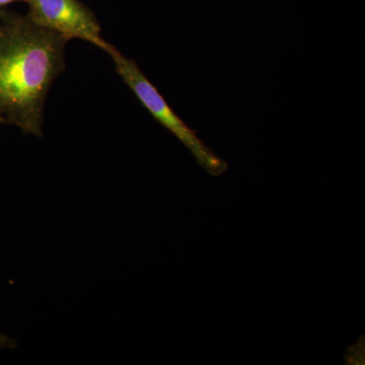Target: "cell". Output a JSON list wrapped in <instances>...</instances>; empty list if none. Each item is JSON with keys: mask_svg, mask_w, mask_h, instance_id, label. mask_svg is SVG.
I'll list each match as a JSON object with an SVG mask.
<instances>
[{"mask_svg": "<svg viewBox=\"0 0 365 365\" xmlns=\"http://www.w3.org/2000/svg\"><path fill=\"white\" fill-rule=\"evenodd\" d=\"M68 39L28 16L0 9V118L43 136L50 88L66 69Z\"/></svg>", "mask_w": 365, "mask_h": 365, "instance_id": "cell-1", "label": "cell"}, {"mask_svg": "<svg viewBox=\"0 0 365 365\" xmlns=\"http://www.w3.org/2000/svg\"><path fill=\"white\" fill-rule=\"evenodd\" d=\"M107 53L114 61L117 73L133 91L141 105L150 113L151 116L155 118L158 123L186 146L187 150L195 158L197 163L210 176L220 177L225 174L228 169L227 163L215 155L201 140L197 131L178 116L177 113L168 104L160 91L146 78L135 60L127 58L113 45Z\"/></svg>", "mask_w": 365, "mask_h": 365, "instance_id": "cell-2", "label": "cell"}, {"mask_svg": "<svg viewBox=\"0 0 365 365\" xmlns=\"http://www.w3.org/2000/svg\"><path fill=\"white\" fill-rule=\"evenodd\" d=\"M26 16L38 25L54 31L68 40L88 41L107 52L111 44L101 36L95 13L79 0H25Z\"/></svg>", "mask_w": 365, "mask_h": 365, "instance_id": "cell-3", "label": "cell"}, {"mask_svg": "<svg viewBox=\"0 0 365 365\" xmlns=\"http://www.w3.org/2000/svg\"><path fill=\"white\" fill-rule=\"evenodd\" d=\"M14 345V343L13 340L9 339L7 336L0 334V348L11 347V346Z\"/></svg>", "mask_w": 365, "mask_h": 365, "instance_id": "cell-4", "label": "cell"}, {"mask_svg": "<svg viewBox=\"0 0 365 365\" xmlns=\"http://www.w3.org/2000/svg\"><path fill=\"white\" fill-rule=\"evenodd\" d=\"M24 1L25 0H0V9H4V6H9V4H14V2Z\"/></svg>", "mask_w": 365, "mask_h": 365, "instance_id": "cell-5", "label": "cell"}, {"mask_svg": "<svg viewBox=\"0 0 365 365\" xmlns=\"http://www.w3.org/2000/svg\"><path fill=\"white\" fill-rule=\"evenodd\" d=\"M0 123H4V120H2L1 118H0Z\"/></svg>", "mask_w": 365, "mask_h": 365, "instance_id": "cell-6", "label": "cell"}]
</instances>
